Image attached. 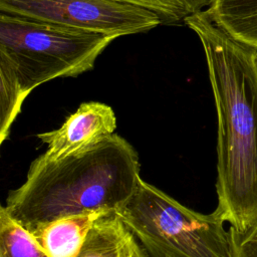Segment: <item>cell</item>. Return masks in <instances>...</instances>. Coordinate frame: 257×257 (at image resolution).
<instances>
[{
  "label": "cell",
  "mask_w": 257,
  "mask_h": 257,
  "mask_svg": "<svg viewBox=\"0 0 257 257\" xmlns=\"http://www.w3.org/2000/svg\"><path fill=\"white\" fill-rule=\"evenodd\" d=\"M133 3L157 12L166 24L184 20L190 14L182 0H118Z\"/></svg>",
  "instance_id": "7c38bea8"
},
{
  "label": "cell",
  "mask_w": 257,
  "mask_h": 257,
  "mask_svg": "<svg viewBox=\"0 0 257 257\" xmlns=\"http://www.w3.org/2000/svg\"><path fill=\"white\" fill-rule=\"evenodd\" d=\"M114 212L149 257H231L229 230L216 209L193 211L142 178Z\"/></svg>",
  "instance_id": "3957f363"
},
{
  "label": "cell",
  "mask_w": 257,
  "mask_h": 257,
  "mask_svg": "<svg viewBox=\"0 0 257 257\" xmlns=\"http://www.w3.org/2000/svg\"><path fill=\"white\" fill-rule=\"evenodd\" d=\"M205 11L230 36L257 49V0H211Z\"/></svg>",
  "instance_id": "9c48e42d"
},
{
  "label": "cell",
  "mask_w": 257,
  "mask_h": 257,
  "mask_svg": "<svg viewBox=\"0 0 257 257\" xmlns=\"http://www.w3.org/2000/svg\"><path fill=\"white\" fill-rule=\"evenodd\" d=\"M0 257H49L36 237L0 208Z\"/></svg>",
  "instance_id": "30bf717a"
},
{
  "label": "cell",
  "mask_w": 257,
  "mask_h": 257,
  "mask_svg": "<svg viewBox=\"0 0 257 257\" xmlns=\"http://www.w3.org/2000/svg\"><path fill=\"white\" fill-rule=\"evenodd\" d=\"M184 22L202 43L217 111L216 210L244 232L257 222V49L218 27L205 9Z\"/></svg>",
  "instance_id": "6da1fadb"
},
{
  "label": "cell",
  "mask_w": 257,
  "mask_h": 257,
  "mask_svg": "<svg viewBox=\"0 0 257 257\" xmlns=\"http://www.w3.org/2000/svg\"><path fill=\"white\" fill-rule=\"evenodd\" d=\"M106 212L93 211L61 217L31 233L49 257H76L94 222Z\"/></svg>",
  "instance_id": "ba28073f"
},
{
  "label": "cell",
  "mask_w": 257,
  "mask_h": 257,
  "mask_svg": "<svg viewBox=\"0 0 257 257\" xmlns=\"http://www.w3.org/2000/svg\"><path fill=\"white\" fill-rule=\"evenodd\" d=\"M26 97L14 68L0 57V144L8 138Z\"/></svg>",
  "instance_id": "8fae6325"
},
{
  "label": "cell",
  "mask_w": 257,
  "mask_h": 257,
  "mask_svg": "<svg viewBox=\"0 0 257 257\" xmlns=\"http://www.w3.org/2000/svg\"><path fill=\"white\" fill-rule=\"evenodd\" d=\"M140 178L137 151L113 134L90 150L60 160L36 158L25 182L9 193L4 207L34 232L61 217L114 211L132 196Z\"/></svg>",
  "instance_id": "7a4b0ae2"
},
{
  "label": "cell",
  "mask_w": 257,
  "mask_h": 257,
  "mask_svg": "<svg viewBox=\"0 0 257 257\" xmlns=\"http://www.w3.org/2000/svg\"><path fill=\"white\" fill-rule=\"evenodd\" d=\"M116 38L0 12V57L14 68L26 95L56 77L91 70Z\"/></svg>",
  "instance_id": "277c9868"
},
{
  "label": "cell",
  "mask_w": 257,
  "mask_h": 257,
  "mask_svg": "<svg viewBox=\"0 0 257 257\" xmlns=\"http://www.w3.org/2000/svg\"><path fill=\"white\" fill-rule=\"evenodd\" d=\"M114 211L99 217L76 257H149Z\"/></svg>",
  "instance_id": "52a82bcc"
},
{
  "label": "cell",
  "mask_w": 257,
  "mask_h": 257,
  "mask_svg": "<svg viewBox=\"0 0 257 257\" xmlns=\"http://www.w3.org/2000/svg\"><path fill=\"white\" fill-rule=\"evenodd\" d=\"M115 128L116 117L109 105L98 101L83 102L59 128L37 135L46 145L40 157L56 161L82 153L110 138Z\"/></svg>",
  "instance_id": "8992f818"
},
{
  "label": "cell",
  "mask_w": 257,
  "mask_h": 257,
  "mask_svg": "<svg viewBox=\"0 0 257 257\" xmlns=\"http://www.w3.org/2000/svg\"><path fill=\"white\" fill-rule=\"evenodd\" d=\"M0 12L116 37L164 24L157 12L118 0H0Z\"/></svg>",
  "instance_id": "5b68a950"
},
{
  "label": "cell",
  "mask_w": 257,
  "mask_h": 257,
  "mask_svg": "<svg viewBox=\"0 0 257 257\" xmlns=\"http://www.w3.org/2000/svg\"><path fill=\"white\" fill-rule=\"evenodd\" d=\"M231 257H257V222L244 232L229 228Z\"/></svg>",
  "instance_id": "4fadbf2b"
},
{
  "label": "cell",
  "mask_w": 257,
  "mask_h": 257,
  "mask_svg": "<svg viewBox=\"0 0 257 257\" xmlns=\"http://www.w3.org/2000/svg\"><path fill=\"white\" fill-rule=\"evenodd\" d=\"M185 4L188 11L191 13H194L199 10H203L202 8L208 7L210 5L211 0H182Z\"/></svg>",
  "instance_id": "5bb4252c"
}]
</instances>
